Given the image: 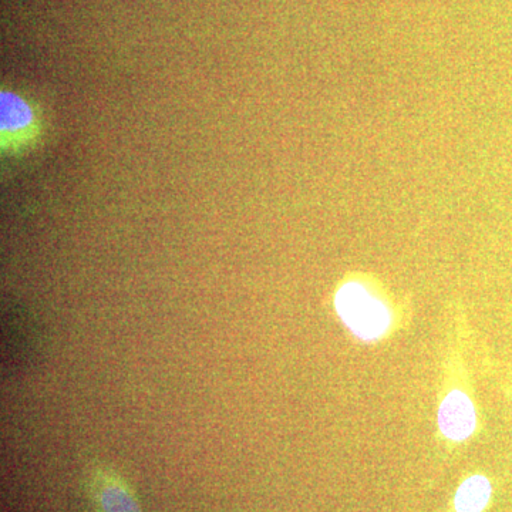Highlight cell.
Returning <instances> with one entry per match:
<instances>
[{"instance_id": "7a4b0ae2", "label": "cell", "mask_w": 512, "mask_h": 512, "mask_svg": "<svg viewBox=\"0 0 512 512\" xmlns=\"http://www.w3.org/2000/svg\"><path fill=\"white\" fill-rule=\"evenodd\" d=\"M0 123L2 144L6 148H18L36 133L35 110L23 97L12 92H2L0 96Z\"/></svg>"}, {"instance_id": "5b68a950", "label": "cell", "mask_w": 512, "mask_h": 512, "mask_svg": "<svg viewBox=\"0 0 512 512\" xmlns=\"http://www.w3.org/2000/svg\"><path fill=\"white\" fill-rule=\"evenodd\" d=\"M100 505L104 512H141L133 495L121 484L107 483L100 491Z\"/></svg>"}, {"instance_id": "277c9868", "label": "cell", "mask_w": 512, "mask_h": 512, "mask_svg": "<svg viewBox=\"0 0 512 512\" xmlns=\"http://www.w3.org/2000/svg\"><path fill=\"white\" fill-rule=\"evenodd\" d=\"M493 494L490 481L484 476L467 478L458 487L454 497L456 512H483L487 508Z\"/></svg>"}, {"instance_id": "3957f363", "label": "cell", "mask_w": 512, "mask_h": 512, "mask_svg": "<svg viewBox=\"0 0 512 512\" xmlns=\"http://www.w3.org/2000/svg\"><path fill=\"white\" fill-rule=\"evenodd\" d=\"M477 426V413L467 394L454 390L448 394L439 410V427L447 439L467 440Z\"/></svg>"}, {"instance_id": "6da1fadb", "label": "cell", "mask_w": 512, "mask_h": 512, "mask_svg": "<svg viewBox=\"0 0 512 512\" xmlns=\"http://www.w3.org/2000/svg\"><path fill=\"white\" fill-rule=\"evenodd\" d=\"M336 312L353 335L367 342L382 338L392 325V313L365 285L349 282L336 293Z\"/></svg>"}]
</instances>
